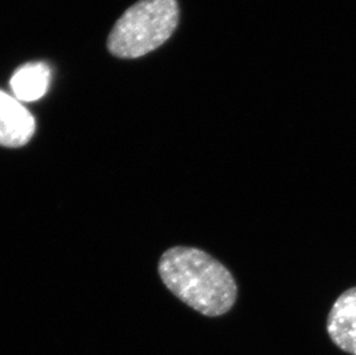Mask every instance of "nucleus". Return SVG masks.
Instances as JSON below:
<instances>
[{"label": "nucleus", "instance_id": "obj_5", "mask_svg": "<svg viewBox=\"0 0 356 355\" xmlns=\"http://www.w3.org/2000/svg\"><path fill=\"white\" fill-rule=\"evenodd\" d=\"M51 68L47 63L34 61L22 65L10 77V89L20 102H35L47 94L51 84Z\"/></svg>", "mask_w": 356, "mask_h": 355}, {"label": "nucleus", "instance_id": "obj_1", "mask_svg": "<svg viewBox=\"0 0 356 355\" xmlns=\"http://www.w3.org/2000/svg\"><path fill=\"white\" fill-rule=\"evenodd\" d=\"M159 270L168 290L203 315H224L236 303L238 286L232 274L201 249H168L161 258Z\"/></svg>", "mask_w": 356, "mask_h": 355}, {"label": "nucleus", "instance_id": "obj_2", "mask_svg": "<svg viewBox=\"0 0 356 355\" xmlns=\"http://www.w3.org/2000/svg\"><path fill=\"white\" fill-rule=\"evenodd\" d=\"M177 0H140L115 22L108 38L115 57L135 59L159 49L178 27Z\"/></svg>", "mask_w": 356, "mask_h": 355}, {"label": "nucleus", "instance_id": "obj_3", "mask_svg": "<svg viewBox=\"0 0 356 355\" xmlns=\"http://www.w3.org/2000/svg\"><path fill=\"white\" fill-rule=\"evenodd\" d=\"M35 131L33 114L14 96L0 90V145L22 147L31 141Z\"/></svg>", "mask_w": 356, "mask_h": 355}, {"label": "nucleus", "instance_id": "obj_4", "mask_svg": "<svg viewBox=\"0 0 356 355\" xmlns=\"http://www.w3.org/2000/svg\"><path fill=\"white\" fill-rule=\"evenodd\" d=\"M326 330L334 345L343 352L356 355V287L343 292L333 303Z\"/></svg>", "mask_w": 356, "mask_h": 355}]
</instances>
